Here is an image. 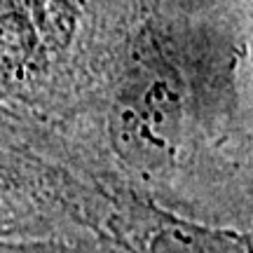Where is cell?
Returning a JSON list of instances; mask_svg holds the SVG:
<instances>
[{"label": "cell", "mask_w": 253, "mask_h": 253, "mask_svg": "<svg viewBox=\"0 0 253 253\" xmlns=\"http://www.w3.org/2000/svg\"><path fill=\"white\" fill-rule=\"evenodd\" d=\"M223 73L211 0H122L66 134L73 157L113 195L213 223Z\"/></svg>", "instance_id": "1"}, {"label": "cell", "mask_w": 253, "mask_h": 253, "mask_svg": "<svg viewBox=\"0 0 253 253\" xmlns=\"http://www.w3.org/2000/svg\"><path fill=\"white\" fill-rule=\"evenodd\" d=\"M120 0H0V106L66 134L96 82Z\"/></svg>", "instance_id": "2"}, {"label": "cell", "mask_w": 253, "mask_h": 253, "mask_svg": "<svg viewBox=\"0 0 253 253\" xmlns=\"http://www.w3.org/2000/svg\"><path fill=\"white\" fill-rule=\"evenodd\" d=\"M115 195L82 171L56 131L0 106V244L108 239Z\"/></svg>", "instance_id": "3"}, {"label": "cell", "mask_w": 253, "mask_h": 253, "mask_svg": "<svg viewBox=\"0 0 253 253\" xmlns=\"http://www.w3.org/2000/svg\"><path fill=\"white\" fill-rule=\"evenodd\" d=\"M0 253H126L101 237H56L33 242H2Z\"/></svg>", "instance_id": "5"}, {"label": "cell", "mask_w": 253, "mask_h": 253, "mask_svg": "<svg viewBox=\"0 0 253 253\" xmlns=\"http://www.w3.org/2000/svg\"><path fill=\"white\" fill-rule=\"evenodd\" d=\"M108 242L126 253H253V218L246 227L209 223L118 192Z\"/></svg>", "instance_id": "4"}]
</instances>
